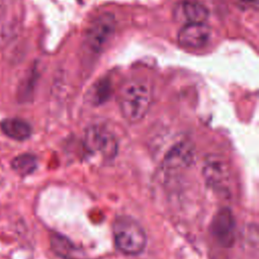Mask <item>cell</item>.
<instances>
[{
    "label": "cell",
    "mask_w": 259,
    "mask_h": 259,
    "mask_svg": "<svg viewBox=\"0 0 259 259\" xmlns=\"http://www.w3.org/2000/svg\"><path fill=\"white\" fill-rule=\"evenodd\" d=\"M194 159V146L188 140L176 142L165 154L163 167L169 170H176L188 167Z\"/></svg>",
    "instance_id": "8"
},
{
    "label": "cell",
    "mask_w": 259,
    "mask_h": 259,
    "mask_svg": "<svg viewBox=\"0 0 259 259\" xmlns=\"http://www.w3.org/2000/svg\"><path fill=\"white\" fill-rule=\"evenodd\" d=\"M235 226L236 223L232 210L228 207H222L212 218L210 232L221 246L229 248L235 242Z\"/></svg>",
    "instance_id": "5"
},
{
    "label": "cell",
    "mask_w": 259,
    "mask_h": 259,
    "mask_svg": "<svg viewBox=\"0 0 259 259\" xmlns=\"http://www.w3.org/2000/svg\"><path fill=\"white\" fill-rule=\"evenodd\" d=\"M2 132L15 141H24L31 135V126L21 118H6L1 122Z\"/></svg>",
    "instance_id": "11"
},
{
    "label": "cell",
    "mask_w": 259,
    "mask_h": 259,
    "mask_svg": "<svg viewBox=\"0 0 259 259\" xmlns=\"http://www.w3.org/2000/svg\"><path fill=\"white\" fill-rule=\"evenodd\" d=\"M211 35V29L205 22L186 23L177 34L178 44L186 49H200L205 46Z\"/></svg>",
    "instance_id": "7"
},
{
    "label": "cell",
    "mask_w": 259,
    "mask_h": 259,
    "mask_svg": "<svg viewBox=\"0 0 259 259\" xmlns=\"http://www.w3.org/2000/svg\"><path fill=\"white\" fill-rule=\"evenodd\" d=\"M176 14L182 17L186 23L204 22L208 17V9L199 1L185 0L178 4Z\"/></svg>",
    "instance_id": "10"
},
{
    "label": "cell",
    "mask_w": 259,
    "mask_h": 259,
    "mask_svg": "<svg viewBox=\"0 0 259 259\" xmlns=\"http://www.w3.org/2000/svg\"><path fill=\"white\" fill-rule=\"evenodd\" d=\"M238 5L242 9H256L258 0H238Z\"/></svg>",
    "instance_id": "13"
},
{
    "label": "cell",
    "mask_w": 259,
    "mask_h": 259,
    "mask_svg": "<svg viewBox=\"0 0 259 259\" xmlns=\"http://www.w3.org/2000/svg\"><path fill=\"white\" fill-rule=\"evenodd\" d=\"M87 148L99 153L104 159H113L117 153V141L115 136L106 127L94 125L88 128L85 135Z\"/></svg>",
    "instance_id": "4"
},
{
    "label": "cell",
    "mask_w": 259,
    "mask_h": 259,
    "mask_svg": "<svg viewBox=\"0 0 259 259\" xmlns=\"http://www.w3.org/2000/svg\"><path fill=\"white\" fill-rule=\"evenodd\" d=\"M113 240L116 248L125 255L142 253L147 244V236L142 226L127 215L117 217L112 225Z\"/></svg>",
    "instance_id": "2"
},
{
    "label": "cell",
    "mask_w": 259,
    "mask_h": 259,
    "mask_svg": "<svg viewBox=\"0 0 259 259\" xmlns=\"http://www.w3.org/2000/svg\"><path fill=\"white\" fill-rule=\"evenodd\" d=\"M115 30V19L111 13H103L96 17L89 25L85 40L93 53L101 52L109 41Z\"/></svg>",
    "instance_id": "3"
},
{
    "label": "cell",
    "mask_w": 259,
    "mask_h": 259,
    "mask_svg": "<svg viewBox=\"0 0 259 259\" xmlns=\"http://www.w3.org/2000/svg\"><path fill=\"white\" fill-rule=\"evenodd\" d=\"M36 166L37 161L35 156L27 153L18 155L11 161V168L21 176L31 174L36 169Z\"/></svg>",
    "instance_id": "12"
},
{
    "label": "cell",
    "mask_w": 259,
    "mask_h": 259,
    "mask_svg": "<svg viewBox=\"0 0 259 259\" xmlns=\"http://www.w3.org/2000/svg\"><path fill=\"white\" fill-rule=\"evenodd\" d=\"M202 174L207 184L217 190H228L230 168L227 162L218 155H209L203 164Z\"/></svg>",
    "instance_id": "6"
},
{
    "label": "cell",
    "mask_w": 259,
    "mask_h": 259,
    "mask_svg": "<svg viewBox=\"0 0 259 259\" xmlns=\"http://www.w3.org/2000/svg\"><path fill=\"white\" fill-rule=\"evenodd\" d=\"M153 93L150 85L142 80H130L121 85L117 102L122 116L132 123L139 122L149 112Z\"/></svg>",
    "instance_id": "1"
},
{
    "label": "cell",
    "mask_w": 259,
    "mask_h": 259,
    "mask_svg": "<svg viewBox=\"0 0 259 259\" xmlns=\"http://www.w3.org/2000/svg\"><path fill=\"white\" fill-rule=\"evenodd\" d=\"M50 243L54 253L63 259H86L84 251L61 234H52Z\"/></svg>",
    "instance_id": "9"
}]
</instances>
